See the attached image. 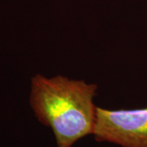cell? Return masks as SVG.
Returning a JSON list of instances; mask_svg holds the SVG:
<instances>
[{
	"instance_id": "obj_1",
	"label": "cell",
	"mask_w": 147,
	"mask_h": 147,
	"mask_svg": "<svg viewBox=\"0 0 147 147\" xmlns=\"http://www.w3.org/2000/svg\"><path fill=\"white\" fill-rule=\"evenodd\" d=\"M97 86L61 75L47 79L36 74L31 81L30 105L41 123L52 128L57 147H71L94 132Z\"/></svg>"
},
{
	"instance_id": "obj_2",
	"label": "cell",
	"mask_w": 147,
	"mask_h": 147,
	"mask_svg": "<svg viewBox=\"0 0 147 147\" xmlns=\"http://www.w3.org/2000/svg\"><path fill=\"white\" fill-rule=\"evenodd\" d=\"M95 139L121 147H147V107L109 110L96 107Z\"/></svg>"
}]
</instances>
